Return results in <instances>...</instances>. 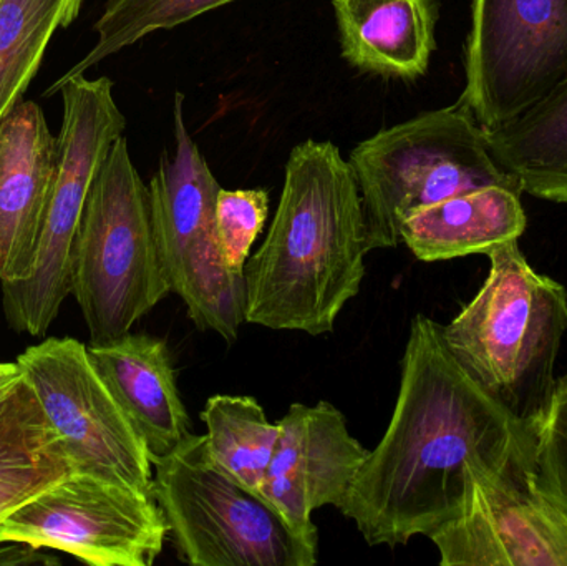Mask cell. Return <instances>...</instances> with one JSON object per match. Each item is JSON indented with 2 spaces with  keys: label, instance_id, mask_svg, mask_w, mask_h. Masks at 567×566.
<instances>
[{
  "label": "cell",
  "instance_id": "6da1fadb",
  "mask_svg": "<svg viewBox=\"0 0 567 566\" xmlns=\"http://www.w3.org/2000/svg\"><path fill=\"white\" fill-rule=\"evenodd\" d=\"M535 444L536 429L513 418L456 361L443 326L416 315L389 428L357 472L340 514L370 547L430 538L462 514L470 465L498 467Z\"/></svg>",
  "mask_w": 567,
  "mask_h": 566
},
{
  "label": "cell",
  "instance_id": "7a4b0ae2",
  "mask_svg": "<svg viewBox=\"0 0 567 566\" xmlns=\"http://www.w3.org/2000/svg\"><path fill=\"white\" fill-rule=\"evenodd\" d=\"M362 196L330 142L293 146L265 243L245 266L246 322L310 336L332 332L365 278Z\"/></svg>",
  "mask_w": 567,
  "mask_h": 566
},
{
  "label": "cell",
  "instance_id": "3957f363",
  "mask_svg": "<svg viewBox=\"0 0 567 566\" xmlns=\"http://www.w3.org/2000/svg\"><path fill=\"white\" fill-rule=\"evenodd\" d=\"M475 298L443 326L446 346L513 418L538 428L556 388L567 332V289L529 265L518 239L488 253Z\"/></svg>",
  "mask_w": 567,
  "mask_h": 566
},
{
  "label": "cell",
  "instance_id": "277c9868",
  "mask_svg": "<svg viewBox=\"0 0 567 566\" xmlns=\"http://www.w3.org/2000/svg\"><path fill=\"white\" fill-rule=\"evenodd\" d=\"M169 292L150 189L123 135L93 179L73 249L72 295L82 309L90 344L128 335Z\"/></svg>",
  "mask_w": 567,
  "mask_h": 566
},
{
  "label": "cell",
  "instance_id": "5b68a950",
  "mask_svg": "<svg viewBox=\"0 0 567 566\" xmlns=\"http://www.w3.org/2000/svg\"><path fill=\"white\" fill-rule=\"evenodd\" d=\"M349 163L370 251L396 248L400 223L416 209L482 186H516L496 163L485 128L460 103L380 130L352 150Z\"/></svg>",
  "mask_w": 567,
  "mask_h": 566
},
{
  "label": "cell",
  "instance_id": "8992f818",
  "mask_svg": "<svg viewBox=\"0 0 567 566\" xmlns=\"http://www.w3.org/2000/svg\"><path fill=\"white\" fill-rule=\"evenodd\" d=\"M152 464V497L186 564H317L319 542L293 531L265 498L229 477L209 455L205 434H193Z\"/></svg>",
  "mask_w": 567,
  "mask_h": 566
},
{
  "label": "cell",
  "instance_id": "52a82bcc",
  "mask_svg": "<svg viewBox=\"0 0 567 566\" xmlns=\"http://www.w3.org/2000/svg\"><path fill=\"white\" fill-rule=\"evenodd\" d=\"M55 93L62 96V125L35 266L23 281L0 285L10 328L35 338L49 331L63 301L72 295L73 249L86 198L100 166L126 128L109 76L90 80L82 73L56 80L47 95Z\"/></svg>",
  "mask_w": 567,
  "mask_h": 566
},
{
  "label": "cell",
  "instance_id": "ba28073f",
  "mask_svg": "<svg viewBox=\"0 0 567 566\" xmlns=\"http://www.w3.org/2000/svg\"><path fill=\"white\" fill-rule=\"evenodd\" d=\"M183 102L176 93L175 155L162 156L148 185L156 246L169 291L185 302L188 318L231 344L246 322L245 276L223 261L215 223L221 185L189 135Z\"/></svg>",
  "mask_w": 567,
  "mask_h": 566
},
{
  "label": "cell",
  "instance_id": "9c48e42d",
  "mask_svg": "<svg viewBox=\"0 0 567 566\" xmlns=\"http://www.w3.org/2000/svg\"><path fill=\"white\" fill-rule=\"evenodd\" d=\"M567 76V0H473L465 106L485 128L545 99Z\"/></svg>",
  "mask_w": 567,
  "mask_h": 566
},
{
  "label": "cell",
  "instance_id": "30bf717a",
  "mask_svg": "<svg viewBox=\"0 0 567 566\" xmlns=\"http://www.w3.org/2000/svg\"><path fill=\"white\" fill-rule=\"evenodd\" d=\"M62 441L76 474L93 475L152 494L153 464L145 442L73 338H50L17 358Z\"/></svg>",
  "mask_w": 567,
  "mask_h": 566
},
{
  "label": "cell",
  "instance_id": "8fae6325",
  "mask_svg": "<svg viewBox=\"0 0 567 566\" xmlns=\"http://www.w3.org/2000/svg\"><path fill=\"white\" fill-rule=\"evenodd\" d=\"M168 535L152 494L76 472L0 524V544L50 548L92 566H152Z\"/></svg>",
  "mask_w": 567,
  "mask_h": 566
},
{
  "label": "cell",
  "instance_id": "7c38bea8",
  "mask_svg": "<svg viewBox=\"0 0 567 566\" xmlns=\"http://www.w3.org/2000/svg\"><path fill=\"white\" fill-rule=\"evenodd\" d=\"M535 447L470 465L462 514L430 537L442 566H567V512L535 481Z\"/></svg>",
  "mask_w": 567,
  "mask_h": 566
},
{
  "label": "cell",
  "instance_id": "4fadbf2b",
  "mask_svg": "<svg viewBox=\"0 0 567 566\" xmlns=\"http://www.w3.org/2000/svg\"><path fill=\"white\" fill-rule=\"evenodd\" d=\"M278 424L262 497L293 531L319 542L313 512L326 505L339 508L370 451L350 434L342 412L327 401L292 404Z\"/></svg>",
  "mask_w": 567,
  "mask_h": 566
},
{
  "label": "cell",
  "instance_id": "5bb4252c",
  "mask_svg": "<svg viewBox=\"0 0 567 566\" xmlns=\"http://www.w3.org/2000/svg\"><path fill=\"white\" fill-rule=\"evenodd\" d=\"M56 172V136L35 102L0 119V285L32 275Z\"/></svg>",
  "mask_w": 567,
  "mask_h": 566
},
{
  "label": "cell",
  "instance_id": "9a60e30c",
  "mask_svg": "<svg viewBox=\"0 0 567 566\" xmlns=\"http://www.w3.org/2000/svg\"><path fill=\"white\" fill-rule=\"evenodd\" d=\"M89 358L145 442L150 459L165 457L193 435L176 385L168 346L148 335L90 344Z\"/></svg>",
  "mask_w": 567,
  "mask_h": 566
},
{
  "label": "cell",
  "instance_id": "2e32d148",
  "mask_svg": "<svg viewBox=\"0 0 567 566\" xmlns=\"http://www.w3.org/2000/svg\"><path fill=\"white\" fill-rule=\"evenodd\" d=\"M342 56L360 72L416 80L435 52V0H332Z\"/></svg>",
  "mask_w": 567,
  "mask_h": 566
},
{
  "label": "cell",
  "instance_id": "e0dca14e",
  "mask_svg": "<svg viewBox=\"0 0 567 566\" xmlns=\"http://www.w3.org/2000/svg\"><path fill=\"white\" fill-rule=\"evenodd\" d=\"M526 226L522 192L512 185H488L410 213L399 233L400 243L420 261L435 263L488 255L496 246L522 238Z\"/></svg>",
  "mask_w": 567,
  "mask_h": 566
},
{
  "label": "cell",
  "instance_id": "ac0fdd59",
  "mask_svg": "<svg viewBox=\"0 0 567 566\" xmlns=\"http://www.w3.org/2000/svg\"><path fill=\"white\" fill-rule=\"evenodd\" d=\"M73 472L25 379L7 385L0 392V524Z\"/></svg>",
  "mask_w": 567,
  "mask_h": 566
},
{
  "label": "cell",
  "instance_id": "d6986e66",
  "mask_svg": "<svg viewBox=\"0 0 567 566\" xmlns=\"http://www.w3.org/2000/svg\"><path fill=\"white\" fill-rule=\"evenodd\" d=\"M486 136L496 163L519 192L567 203V76L545 99Z\"/></svg>",
  "mask_w": 567,
  "mask_h": 566
},
{
  "label": "cell",
  "instance_id": "ffe728a7",
  "mask_svg": "<svg viewBox=\"0 0 567 566\" xmlns=\"http://www.w3.org/2000/svg\"><path fill=\"white\" fill-rule=\"evenodd\" d=\"M213 461L239 484L262 497V485L279 439V424L266 418L251 395L216 394L199 414Z\"/></svg>",
  "mask_w": 567,
  "mask_h": 566
},
{
  "label": "cell",
  "instance_id": "44dd1931",
  "mask_svg": "<svg viewBox=\"0 0 567 566\" xmlns=\"http://www.w3.org/2000/svg\"><path fill=\"white\" fill-rule=\"evenodd\" d=\"M85 0H0V119L22 100L56 30Z\"/></svg>",
  "mask_w": 567,
  "mask_h": 566
},
{
  "label": "cell",
  "instance_id": "7402d4cb",
  "mask_svg": "<svg viewBox=\"0 0 567 566\" xmlns=\"http://www.w3.org/2000/svg\"><path fill=\"white\" fill-rule=\"evenodd\" d=\"M233 2L236 0H109L93 25L95 45L65 75L60 76L59 82L82 75L96 63L126 47L135 45L150 33L175 29Z\"/></svg>",
  "mask_w": 567,
  "mask_h": 566
},
{
  "label": "cell",
  "instance_id": "603a6c76",
  "mask_svg": "<svg viewBox=\"0 0 567 566\" xmlns=\"http://www.w3.org/2000/svg\"><path fill=\"white\" fill-rule=\"evenodd\" d=\"M269 216V193L262 188L219 189L215 203L216 233L226 268L245 276L256 239Z\"/></svg>",
  "mask_w": 567,
  "mask_h": 566
},
{
  "label": "cell",
  "instance_id": "cb8c5ba5",
  "mask_svg": "<svg viewBox=\"0 0 567 566\" xmlns=\"http://www.w3.org/2000/svg\"><path fill=\"white\" fill-rule=\"evenodd\" d=\"M535 481L567 512V372L556 381L548 411L536 428Z\"/></svg>",
  "mask_w": 567,
  "mask_h": 566
},
{
  "label": "cell",
  "instance_id": "d4e9b609",
  "mask_svg": "<svg viewBox=\"0 0 567 566\" xmlns=\"http://www.w3.org/2000/svg\"><path fill=\"white\" fill-rule=\"evenodd\" d=\"M22 378V371L20 366L16 362H0V392L12 384V382L19 381Z\"/></svg>",
  "mask_w": 567,
  "mask_h": 566
}]
</instances>
